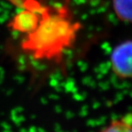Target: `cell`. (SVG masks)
<instances>
[{
	"label": "cell",
	"instance_id": "obj_1",
	"mask_svg": "<svg viewBox=\"0 0 132 132\" xmlns=\"http://www.w3.org/2000/svg\"><path fill=\"white\" fill-rule=\"evenodd\" d=\"M80 27L67 8L43 6L38 25L32 33L26 35L21 49L35 61L60 62L75 43Z\"/></svg>",
	"mask_w": 132,
	"mask_h": 132
},
{
	"label": "cell",
	"instance_id": "obj_2",
	"mask_svg": "<svg viewBox=\"0 0 132 132\" xmlns=\"http://www.w3.org/2000/svg\"><path fill=\"white\" fill-rule=\"evenodd\" d=\"M110 66L115 76L122 80L132 77V42L130 39L116 45L112 49L110 56Z\"/></svg>",
	"mask_w": 132,
	"mask_h": 132
},
{
	"label": "cell",
	"instance_id": "obj_3",
	"mask_svg": "<svg viewBox=\"0 0 132 132\" xmlns=\"http://www.w3.org/2000/svg\"><path fill=\"white\" fill-rule=\"evenodd\" d=\"M42 7L34 0L26 1L23 10L12 18L9 26L13 31L26 35L32 33L38 25Z\"/></svg>",
	"mask_w": 132,
	"mask_h": 132
},
{
	"label": "cell",
	"instance_id": "obj_4",
	"mask_svg": "<svg viewBox=\"0 0 132 132\" xmlns=\"http://www.w3.org/2000/svg\"><path fill=\"white\" fill-rule=\"evenodd\" d=\"M99 132H132V116L130 113L112 119Z\"/></svg>",
	"mask_w": 132,
	"mask_h": 132
},
{
	"label": "cell",
	"instance_id": "obj_5",
	"mask_svg": "<svg viewBox=\"0 0 132 132\" xmlns=\"http://www.w3.org/2000/svg\"><path fill=\"white\" fill-rule=\"evenodd\" d=\"M113 10L119 19L130 22L132 18V0H113Z\"/></svg>",
	"mask_w": 132,
	"mask_h": 132
}]
</instances>
